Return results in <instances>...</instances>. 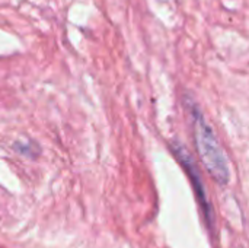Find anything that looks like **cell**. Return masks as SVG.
<instances>
[{"mask_svg":"<svg viewBox=\"0 0 249 248\" xmlns=\"http://www.w3.org/2000/svg\"><path fill=\"white\" fill-rule=\"evenodd\" d=\"M171 146H172V151H174L177 159L184 165L187 174L190 175V180H191L193 184H194V190H196V194H197L198 202H200V205H201V209H203V212H204V216H206V219H207V224L212 225V222H213L212 209H210V205H209V202H207L204 184H203L201 180H200V175H198V171H197V168H196V164H194L193 158L190 156L187 148H185L181 142H174Z\"/></svg>","mask_w":249,"mask_h":248,"instance_id":"7a4b0ae2","label":"cell"},{"mask_svg":"<svg viewBox=\"0 0 249 248\" xmlns=\"http://www.w3.org/2000/svg\"><path fill=\"white\" fill-rule=\"evenodd\" d=\"M191 123H193V134L196 140V148L200 155V159L207 170V172L222 186L229 183V165L225 156V152L214 136L212 127L206 121L201 111L196 104L188 105Z\"/></svg>","mask_w":249,"mask_h":248,"instance_id":"6da1fadb","label":"cell"}]
</instances>
